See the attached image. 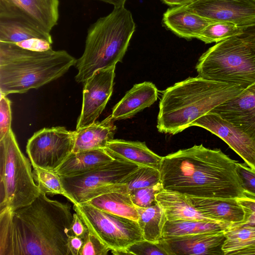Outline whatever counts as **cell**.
<instances>
[{"label": "cell", "mask_w": 255, "mask_h": 255, "mask_svg": "<svg viewBox=\"0 0 255 255\" xmlns=\"http://www.w3.org/2000/svg\"><path fill=\"white\" fill-rule=\"evenodd\" d=\"M69 203L40 195L15 211H0V255H69Z\"/></svg>", "instance_id": "1"}, {"label": "cell", "mask_w": 255, "mask_h": 255, "mask_svg": "<svg viewBox=\"0 0 255 255\" xmlns=\"http://www.w3.org/2000/svg\"><path fill=\"white\" fill-rule=\"evenodd\" d=\"M237 162L220 149L195 145L162 157L161 182L163 189L190 196L241 198L245 191Z\"/></svg>", "instance_id": "2"}, {"label": "cell", "mask_w": 255, "mask_h": 255, "mask_svg": "<svg viewBox=\"0 0 255 255\" xmlns=\"http://www.w3.org/2000/svg\"><path fill=\"white\" fill-rule=\"evenodd\" d=\"M244 90L237 85L198 76L177 82L163 92L160 100L158 130L171 134L180 132Z\"/></svg>", "instance_id": "3"}, {"label": "cell", "mask_w": 255, "mask_h": 255, "mask_svg": "<svg viewBox=\"0 0 255 255\" xmlns=\"http://www.w3.org/2000/svg\"><path fill=\"white\" fill-rule=\"evenodd\" d=\"M76 61L65 50L35 51L0 42V95L38 89L62 76Z\"/></svg>", "instance_id": "4"}, {"label": "cell", "mask_w": 255, "mask_h": 255, "mask_svg": "<svg viewBox=\"0 0 255 255\" xmlns=\"http://www.w3.org/2000/svg\"><path fill=\"white\" fill-rule=\"evenodd\" d=\"M131 13L125 6L99 18L89 27L82 55L77 59L75 76L84 83L97 71L121 62L135 31Z\"/></svg>", "instance_id": "5"}, {"label": "cell", "mask_w": 255, "mask_h": 255, "mask_svg": "<svg viewBox=\"0 0 255 255\" xmlns=\"http://www.w3.org/2000/svg\"><path fill=\"white\" fill-rule=\"evenodd\" d=\"M196 69L199 77L245 89L255 83V53L238 35L232 36L204 52Z\"/></svg>", "instance_id": "6"}, {"label": "cell", "mask_w": 255, "mask_h": 255, "mask_svg": "<svg viewBox=\"0 0 255 255\" xmlns=\"http://www.w3.org/2000/svg\"><path fill=\"white\" fill-rule=\"evenodd\" d=\"M31 165L11 129L0 139V211H15L29 204L40 195Z\"/></svg>", "instance_id": "7"}, {"label": "cell", "mask_w": 255, "mask_h": 255, "mask_svg": "<svg viewBox=\"0 0 255 255\" xmlns=\"http://www.w3.org/2000/svg\"><path fill=\"white\" fill-rule=\"evenodd\" d=\"M73 209L89 232L113 254H124L128 246L144 240L136 221L106 212L88 203L73 204Z\"/></svg>", "instance_id": "8"}, {"label": "cell", "mask_w": 255, "mask_h": 255, "mask_svg": "<svg viewBox=\"0 0 255 255\" xmlns=\"http://www.w3.org/2000/svg\"><path fill=\"white\" fill-rule=\"evenodd\" d=\"M140 166L114 160L89 172L74 176H60L67 199L73 204L86 203L106 185L120 183Z\"/></svg>", "instance_id": "9"}, {"label": "cell", "mask_w": 255, "mask_h": 255, "mask_svg": "<svg viewBox=\"0 0 255 255\" xmlns=\"http://www.w3.org/2000/svg\"><path fill=\"white\" fill-rule=\"evenodd\" d=\"M75 131L63 127L43 128L28 140L26 151L33 167L55 171L73 152Z\"/></svg>", "instance_id": "10"}, {"label": "cell", "mask_w": 255, "mask_h": 255, "mask_svg": "<svg viewBox=\"0 0 255 255\" xmlns=\"http://www.w3.org/2000/svg\"><path fill=\"white\" fill-rule=\"evenodd\" d=\"M116 65L96 71L84 83L82 109L76 129L95 123L105 109L113 90Z\"/></svg>", "instance_id": "11"}, {"label": "cell", "mask_w": 255, "mask_h": 255, "mask_svg": "<svg viewBox=\"0 0 255 255\" xmlns=\"http://www.w3.org/2000/svg\"><path fill=\"white\" fill-rule=\"evenodd\" d=\"M59 0H0V17L22 20L50 33L59 19Z\"/></svg>", "instance_id": "12"}, {"label": "cell", "mask_w": 255, "mask_h": 255, "mask_svg": "<svg viewBox=\"0 0 255 255\" xmlns=\"http://www.w3.org/2000/svg\"><path fill=\"white\" fill-rule=\"evenodd\" d=\"M186 5L213 22L233 23L242 28L255 23V0H195Z\"/></svg>", "instance_id": "13"}, {"label": "cell", "mask_w": 255, "mask_h": 255, "mask_svg": "<svg viewBox=\"0 0 255 255\" xmlns=\"http://www.w3.org/2000/svg\"><path fill=\"white\" fill-rule=\"evenodd\" d=\"M191 126L204 128L220 137L255 170V142L231 123L210 112L196 120Z\"/></svg>", "instance_id": "14"}, {"label": "cell", "mask_w": 255, "mask_h": 255, "mask_svg": "<svg viewBox=\"0 0 255 255\" xmlns=\"http://www.w3.org/2000/svg\"><path fill=\"white\" fill-rule=\"evenodd\" d=\"M226 231L162 237L158 243L167 255H224Z\"/></svg>", "instance_id": "15"}, {"label": "cell", "mask_w": 255, "mask_h": 255, "mask_svg": "<svg viewBox=\"0 0 255 255\" xmlns=\"http://www.w3.org/2000/svg\"><path fill=\"white\" fill-rule=\"evenodd\" d=\"M210 112L219 115L255 142V83Z\"/></svg>", "instance_id": "16"}, {"label": "cell", "mask_w": 255, "mask_h": 255, "mask_svg": "<svg viewBox=\"0 0 255 255\" xmlns=\"http://www.w3.org/2000/svg\"><path fill=\"white\" fill-rule=\"evenodd\" d=\"M86 203L109 213L136 221L138 219L136 207L124 183L105 186L97 193L95 197Z\"/></svg>", "instance_id": "17"}, {"label": "cell", "mask_w": 255, "mask_h": 255, "mask_svg": "<svg viewBox=\"0 0 255 255\" xmlns=\"http://www.w3.org/2000/svg\"><path fill=\"white\" fill-rule=\"evenodd\" d=\"M186 196L192 205L208 219L231 224L243 220L244 213L237 198Z\"/></svg>", "instance_id": "18"}, {"label": "cell", "mask_w": 255, "mask_h": 255, "mask_svg": "<svg viewBox=\"0 0 255 255\" xmlns=\"http://www.w3.org/2000/svg\"><path fill=\"white\" fill-rule=\"evenodd\" d=\"M158 90L150 82L133 85L115 106L111 114L114 121L130 118L156 101Z\"/></svg>", "instance_id": "19"}, {"label": "cell", "mask_w": 255, "mask_h": 255, "mask_svg": "<svg viewBox=\"0 0 255 255\" xmlns=\"http://www.w3.org/2000/svg\"><path fill=\"white\" fill-rule=\"evenodd\" d=\"M105 149L114 159L159 170L162 157L149 149L144 142L113 139Z\"/></svg>", "instance_id": "20"}, {"label": "cell", "mask_w": 255, "mask_h": 255, "mask_svg": "<svg viewBox=\"0 0 255 255\" xmlns=\"http://www.w3.org/2000/svg\"><path fill=\"white\" fill-rule=\"evenodd\" d=\"M162 22L168 29L187 39L196 38L206 26L215 22L192 12L186 4L168 8L163 14Z\"/></svg>", "instance_id": "21"}, {"label": "cell", "mask_w": 255, "mask_h": 255, "mask_svg": "<svg viewBox=\"0 0 255 255\" xmlns=\"http://www.w3.org/2000/svg\"><path fill=\"white\" fill-rule=\"evenodd\" d=\"M111 115L100 122H95L85 128L76 130L73 152L105 149L114 139L116 127Z\"/></svg>", "instance_id": "22"}, {"label": "cell", "mask_w": 255, "mask_h": 255, "mask_svg": "<svg viewBox=\"0 0 255 255\" xmlns=\"http://www.w3.org/2000/svg\"><path fill=\"white\" fill-rule=\"evenodd\" d=\"M105 149L72 152L55 171L62 176H74L92 171L114 160Z\"/></svg>", "instance_id": "23"}, {"label": "cell", "mask_w": 255, "mask_h": 255, "mask_svg": "<svg viewBox=\"0 0 255 255\" xmlns=\"http://www.w3.org/2000/svg\"><path fill=\"white\" fill-rule=\"evenodd\" d=\"M155 200L167 221L210 220L192 205L185 194L163 189L156 195Z\"/></svg>", "instance_id": "24"}, {"label": "cell", "mask_w": 255, "mask_h": 255, "mask_svg": "<svg viewBox=\"0 0 255 255\" xmlns=\"http://www.w3.org/2000/svg\"><path fill=\"white\" fill-rule=\"evenodd\" d=\"M224 255H255V226L232 224L226 231Z\"/></svg>", "instance_id": "25"}, {"label": "cell", "mask_w": 255, "mask_h": 255, "mask_svg": "<svg viewBox=\"0 0 255 255\" xmlns=\"http://www.w3.org/2000/svg\"><path fill=\"white\" fill-rule=\"evenodd\" d=\"M33 38L53 43L50 33L43 32L20 20L0 17V42L17 44Z\"/></svg>", "instance_id": "26"}, {"label": "cell", "mask_w": 255, "mask_h": 255, "mask_svg": "<svg viewBox=\"0 0 255 255\" xmlns=\"http://www.w3.org/2000/svg\"><path fill=\"white\" fill-rule=\"evenodd\" d=\"M231 224L211 220L166 221L162 237L183 236L226 231Z\"/></svg>", "instance_id": "27"}, {"label": "cell", "mask_w": 255, "mask_h": 255, "mask_svg": "<svg viewBox=\"0 0 255 255\" xmlns=\"http://www.w3.org/2000/svg\"><path fill=\"white\" fill-rule=\"evenodd\" d=\"M137 223L144 240L158 243L162 237V232L167 221L165 213L156 201L147 207H136Z\"/></svg>", "instance_id": "28"}, {"label": "cell", "mask_w": 255, "mask_h": 255, "mask_svg": "<svg viewBox=\"0 0 255 255\" xmlns=\"http://www.w3.org/2000/svg\"><path fill=\"white\" fill-rule=\"evenodd\" d=\"M242 28L233 23L213 22L206 26L196 38L207 44L218 43L232 36L240 35L242 33Z\"/></svg>", "instance_id": "29"}, {"label": "cell", "mask_w": 255, "mask_h": 255, "mask_svg": "<svg viewBox=\"0 0 255 255\" xmlns=\"http://www.w3.org/2000/svg\"><path fill=\"white\" fill-rule=\"evenodd\" d=\"M33 174L40 193L46 195H62L67 198L61 178L55 171L34 167Z\"/></svg>", "instance_id": "30"}, {"label": "cell", "mask_w": 255, "mask_h": 255, "mask_svg": "<svg viewBox=\"0 0 255 255\" xmlns=\"http://www.w3.org/2000/svg\"><path fill=\"white\" fill-rule=\"evenodd\" d=\"M161 182L159 170L149 166H140L120 183L127 185L129 192Z\"/></svg>", "instance_id": "31"}, {"label": "cell", "mask_w": 255, "mask_h": 255, "mask_svg": "<svg viewBox=\"0 0 255 255\" xmlns=\"http://www.w3.org/2000/svg\"><path fill=\"white\" fill-rule=\"evenodd\" d=\"M163 189L162 183L159 182L151 186L134 190L129 192V195L136 207H147L156 201V195Z\"/></svg>", "instance_id": "32"}, {"label": "cell", "mask_w": 255, "mask_h": 255, "mask_svg": "<svg viewBox=\"0 0 255 255\" xmlns=\"http://www.w3.org/2000/svg\"><path fill=\"white\" fill-rule=\"evenodd\" d=\"M124 254L135 255H167L159 243L145 240L136 242L127 248Z\"/></svg>", "instance_id": "33"}, {"label": "cell", "mask_w": 255, "mask_h": 255, "mask_svg": "<svg viewBox=\"0 0 255 255\" xmlns=\"http://www.w3.org/2000/svg\"><path fill=\"white\" fill-rule=\"evenodd\" d=\"M110 251L92 233H89L84 241L79 255H107Z\"/></svg>", "instance_id": "34"}, {"label": "cell", "mask_w": 255, "mask_h": 255, "mask_svg": "<svg viewBox=\"0 0 255 255\" xmlns=\"http://www.w3.org/2000/svg\"><path fill=\"white\" fill-rule=\"evenodd\" d=\"M245 194V196L237 198L244 213L243 220L237 224L255 226V195L247 191Z\"/></svg>", "instance_id": "35"}, {"label": "cell", "mask_w": 255, "mask_h": 255, "mask_svg": "<svg viewBox=\"0 0 255 255\" xmlns=\"http://www.w3.org/2000/svg\"><path fill=\"white\" fill-rule=\"evenodd\" d=\"M11 102L5 96L0 95V139L11 129Z\"/></svg>", "instance_id": "36"}, {"label": "cell", "mask_w": 255, "mask_h": 255, "mask_svg": "<svg viewBox=\"0 0 255 255\" xmlns=\"http://www.w3.org/2000/svg\"><path fill=\"white\" fill-rule=\"evenodd\" d=\"M237 168L245 191L255 195V170L246 163L239 162Z\"/></svg>", "instance_id": "37"}, {"label": "cell", "mask_w": 255, "mask_h": 255, "mask_svg": "<svg viewBox=\"0 0 255 255\" xmlns=\"http://www.w3.org/2000/svg\"><path fill=\"white\" fill-rule=\"evenodd\" d=\"M22 48L35 50L45 51L51 49V44L47 41L33 38L15 44Z\"/></svg>", "instance_id": "38"}, {"label": "cell", "mask_w": 255, "mask_h": 255, "mask_svg": "<svg viewBox=\"0 0 255 255\" xmlns=\"http://www.w3.org/2000/svg\"><path fill=\"white\" fill-rule=\"evenodd\" d=\"M89 233L88 229L80 216L73 213V219L70 229V235L77 236L84 241Z\"/></svg>", "instance_id": "39"}, {"label": "cell", "mask_w": 255, "mask_h": 255, "mask_svg": "<svg viewBox=\"0 0 255 255\" xmlns=\"http://www.w3.org/2000/svg\"><path fill=\"white\" fill-rule=\"evenodd\" d=\"M238 36L244 41L255 53V23L243 28L242 33Z\"/></svg>", "instance_id": "40"}, {"label": "cell", "mask_w": 255, "mask_h": 255, "mask_svg": "<svg viewBox=\"0 0 255 255\" xmlns=\"http://www.w3.org/2000/svg\"><path fill=\"white\" fill-rule=\"evenodd\" d=\"M84 240L77 236L70 235L68 240L69 248L72 255H79L83 246Z\"/></svg>", "instance_id": "41"}, {"label": "cell", "mask_w": 255, "mask_h": 255, "mask_svg": "<svg viewBox=\"0 0 255 255\" xmlns=\"http://www.w3.org/2000/svg\"><path fill=\"white\" fill-rule=\"evenodd\" d=\"M164 3L170 6H176L187 4L195 0H161Z\"/></svg>", "instance_id": "42"}, {"label": "cell", "mask_w": 255, "mask_h": 255, "mask_svg": "<svg viewBox=\"0 0 255 255\" xmlns=\"http://www.w3.org/2000/svg\"><path fill=\"white\" fill-rule=\"evenodd\" d=\"M110 4H112L114 7L125 6L127 0H98Z\"/></svg>", "instance_id": "43"}]
</instances>
